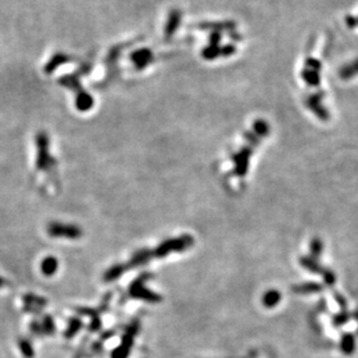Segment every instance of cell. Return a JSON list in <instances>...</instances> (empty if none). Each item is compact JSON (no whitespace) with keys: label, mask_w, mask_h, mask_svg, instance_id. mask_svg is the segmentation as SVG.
<instances>
[{"label":"cell","mask_w":358,"mask_h":358,"mask_svg":"<svg viewBox=\"0 0 358 358\" xmlns=\"http://www.w3.org/2000/svg\"><path fill=\"white\" fill-rule=\"evenodd\" d=\"M36 158L35 167L39 171L48 170L55 165V158L50 154V138L46 131H39L35 136Z\"/></svg>","instance_id":"6da1fadb"},{"label":"cell","mask_w":358,"mask_h":358,"mask_svg":"<svg viewBox=\"0 0 358 358\" xmlns=\"http://www.w3.org/2000/svg\"><path fill=\"white\" fill-rule=\"evenodd\" d=\"M47 234L53 239H78L82 238L83 231L80 229L79 226L53 221L47 225Z\"/></svg>","instance_id":"7a4b0ae2"},{"label":"cell","mask_w":358,"mask_h":358,"mask_svg":"<svg viewBox=\"0 0 358 358\" xmlns=\"http://www.w3.org/2000/svg\"><path fill=\"white\" fill-rule=\"evenodd\" d=\"M245 138L250 142V146L242 148V149L239 151V154L234 156V162L236 164L235 174L239 176V177H243V176H245L246 174V169H248V164H249V157L252 151V146L254 147L257 146L259 141H261V138H259L252 130L245 133Z\"/></svg>","instance_id":"3957f363"},{"label":"cell","mask_w":358,"mask_h":358,"mask_svg":"<svg viewBox=\"0 0 358 358\" xmlns=\"http://www.w3.org/2000/svg\"><path fill=\"white\" fill-rule=\"evenodd\" d=\"M192 244H193V238L191 235H183L181 238L168 239L162 243L155 249V254H156V258H162L171 252L184 251V250L191 248Z\"/></svg>","instance_id":"277c9868"},{"label":"cell","mask_w":358,"mask_h":358,"mask_svg":"<svg viewBox=\"0 0 358 358\" xmlns=\"http://www.w3.org/2000/svg\"><path fill=\"white\" fill-rule=\"evenodd\" d=\"M301 78L308 86L316 87L321 83V63L316 59H307L301 70Z\"/></svg>","instance_id":"5b68a950"},{"label":"cell","mask_w":358,"mask_h":358,"mask_svg":"<svg viewBox=\"0 0 358 358\" xmlns=\"http://www.w3.org/2000/svg\"><path fill=\"white\" fill-rule=\"evenodd\" d=\"M323 96H325L323 92H316L310 94V96L307 97L305 104L307 109H308L317 119L321 121H328L330 119V114L329 111L326 109L325 105L322 103Z\"/></svg>","instance_id":"8992f818"},{"label":"cell","mask_w":358,"mask_h":358,"mask_svg":"<svg viewBox=\"0 0 358 358\" xmlns=\"http://www.w3.org/2000/svg\"><path fill=\"white\" fill-rule=\"evenodd\" d=\"M149 275H144L141 276L137 280H135L130 285V296L137 299H143L148 302H158L162 299L161 297L144 288V282H146L147 278H149Z\"/></svg>","instance_id":"52a82bcc"},{"label":"cell","mask_w":358,"mask_h":358,"mask_svg":"<svg viewBox=\"0 0 358 358\" xmlns=\"http://www.w3.org/2000/svg\"><path fill=\"white\" fill-rule=\"evenodd\" d=\"M130 62L134 64L135 69L136 70H143L146 69L148 65H150L154 62V53L153 50L149 48H140L131 52L129 55Z\"/></svg>","instance_id":"ba28073f"},{"label":"cell","mask_w":358,"mask_h":358,"mask_svg":"<svg viewBox=\"0 0 358 358\" xmlns=\"http://www.w3.org/2000/svg\"><path fill=\"white\" fill-rule=\"evenodd\" d=\"M131 45H134V42L119 43V45L113 46L112 48L110 49L109 54H107V56L105 57V60H104L105 65L107 66V73H109V77L112 76L114 73V71H116L117 64H118V62H119L121 54H122L124 49L128 48V47H130Z\"/></svg>","instance_id":"9c48e42d"},{"label":"cell","mask_w":358,"mask_h":358,"mask_svg":"<svg viewBox=\"0 0 358 358\" xmlns=\"http://www.w3.org/2000/svg\"><path fill=\"white\" fill-rule=\"evenodd\" d=\"M181 18H183V13H181L180 9L178 8H172L168 14L167 23L164 26V39L169 41L174 38V35L177 33L181 23Z\"/></svg>","instance_id":"30bf717a"},{"label":"cell","mask_w":358,"mask_h":358,"mask_svg":"<svg viewBox=\"0 0 358 358\" xmlns=\"http://www.w3.org/2000/svg\"><path fill=\"white\" fill-rule=\"evenodd\" d=\"M236 22L232 20H226V21H201L195 25L198 29L201 30H211L212 32H227L231 33L233 30H236Z\"/></svg>","instance_id":"8fae6325"},{"label":"cell","mask_w":358,"mask_h":358,"mask_svg":"<svg viewBox=\"0 0 358 358\" xmlns=\"http://www.w3.org/2000/svg\"><path fill=\"white\" fill-rule=\"evenodd\" d=\"M72 60V57L67 55L65 53L59 52L54 55L52 59L49 60V62L46 64L45 66V72L47 75H50V73L55 72V71L59 69L60 65H64V64L70 63Z\"/></svg>","instance_id":"7c38bea8"},{"label":"cell","mask_w":358,"mask_h":358,"mask_svg":"<svg viewBox=\"0 0 358 358\" xmlns=\"http://www.w3.org/2000/svg\"><path fill=\"white\" fill-rule=\"evenodd\" d=\"M75 105L76 109L80 111V112H87V111H90L93 107L94 100L92 96L83 89L76 93Z\"/></svg>","instance_id":"4fadbf2b"},{"label":"cell","mask_w":358,"mask_h":358,"mask_svg":"<svg viewBox=\"0 0 358 358\" xmlns=\"http://www.w3.org/2000/svg\"><path fill=\"white\" fill-rule=\"evenodd\" d=\"M293 291L297 295H317L323 291V285L316 282H306L293 286Z\"/></svg>","instance_id":"5bb4252c"},{"label":"cell","mask_w":358,"mask_h":358,"mask_svg":"<svg viewBox=\"0 0 358 358\" xmlns=\"http://www.w3.org/2000/svg\"><path fill=\"white\" fill-rule=\"evenodd\" d=\"M60 85L66 87L73 92L77 93L80 90H83L82 84H80V77L77 73H70V75H64L59 79Z\"/></svg>","instance_id":"9a60e30c"},{"label":"cell","mask_w":358,"mask_h":358,"mask_svg":"<svg viewBox=\"0 0 358 358\" xmlns=\"http://www.w3.org/2000/svg\"><path fill=\"white\" fill-rule=\"evenodd\" d=\"M339 76L342 80H351L358 76V57L351 62L344 64L339 71Z\"/></svg>","instance_id":"2e32d148"},{"label":"cell","mask_w":358,"mask_h":358,"mask_svg":"<svg viewBox=\"0 0 358 358\" xmlns=\"http://www.w3.org/2000/svg\"><path fill=\"white\" fill-rule=\"evenodd\" d=\"M300 265L302 266L303 269H306L307 271L314 273V275H320L323 271V266L320 264V262L317 259L310 257V256H302L299 259Z\"/></svg>","instance_id":"e0dca14e"},{"label":"cell","mask_w":358,"mask_h":358,"mask_svg":"<svg viewBox=\"0 0 358 358\" xmlns=\"http://www.w3.org/2000/svg\"><path fill=\"white\" fill-rule=\"evenodd\" d=\"M41 272L43 273V276L46 277H53L59 270V261H57L56 257L54 256H48V257L43 258L41 262Z\"/></svg>","instance_id":"ac0fdd59"},{"label":"cell","mask_w":358,"mask_h":358,"mask_svg":"<svg viewBox=\"0 0 358 358\" xmlns=\"http://www.w3.org/2000/svg\"><path fill=\"white\" fill-rule=\"evenodd\" d=\"M22 301L27 306L38 307V308H43L47 306V299L41 296L34 295V293H26L22 296Z\"/></svg>","instance_id":"d6986e66"},{"label":"cell","mask_w":358,"mask_h":358,"mask_svg":"<svg viewBox=\"0 0 358 358\" xmlns=\"http://www.w3.org/2000/svg\"><path fill=\"white\" fill-rule=\"evenodd\" d=\"M280 300H282V295H280V292L277 291V290H269V291L263 296V303H264V306L268 307V308H272V307L278 305Z\"/></svg>","instance_id":"ffe728a7"},{"label":"cell","mask_w":358,"mask_h":358,"mask_svg":"<svg viewBox=\"0 0 358 358\" xmlns=\"http://www.w3.org/2000/svg\"><path fill=\"white\" fill-rule=\"evenodd\" d=\"M18 347L25 358H34V356H35L32 341L27 339V337H20L18 340Z\"/></svg>","instance_id":"44dd1931"},{"label":"cell","mask_w":358,"mask_h":358,"mask_svg":"<svg viewBox=\"0 0 358 358\" xmlns=\"http://www.w3.org/2000/svg\"><path fill=\"white\" fill-rule=\"evenodd\" d=\"M355 348H356V341H355V337L353 334L347 333L343 334L342 340H341V350L343 351V354L350 355L355 351Z\"/></svg>","instance_id":"7402d4cb"},{"label":"cell","mask_w":358,"mask_h":358,"mask_svg":"<svg viewBox=\"0 0 358 358\" xmlns=\"http://www.w3.org/2000/svg\"><path fill=\"white\" fill-rule=\"evenodd\" d=\"M323 252V242L319 238H314L309 242V256L319 261Z\"/></svg>","instance_id":"603a6c76"},{"label":"cell","mask_w":358,"mask_h":358,"mask_svg":"<svg viewBox=\"0 0 358 358\" xmlns=\"http://www.w3.org/2000/svg\"><path fill=\"white\" fill-rule=\"evenodd\" d=\"M124 272H126V269H124L123 264L113 265L112 268H110L106 272H105L104 280H106V282H112V280H116L119 278V277L122 276Z\"/></svg>","instance_id":"cb8c5ba5"},{"label":"cell","mask_w":358,"mask_h":358,"mask_svg":"<svg viewBox=\"0 0 358 358\" xmlns=\"http://www.w3.org/2000/svg\"><path fill=\"white\" fill-rule=\"evenodd\" d=\"M252 131H254V133L257 135L258 137L263 138V137L268 136V135H269L270 126H269V123L266 122L265 120L258 119V120L255 121L254 124H252Z\"/></svg>","instance_id":"d4e9b609"},{"label":"cell","mask_w":358,"mask_h":358,"mask_svg":"<svg viewBox=\"0 0 358 358\" xmlns=\"http://www.w3.org/2000/svg\"><path fill=\"white\" fill-rule=\"evenodd\" d=\"M201 56L206 60H214L218 57H221V47L220 46H211L205 47L201 52Z\"/></svg>","instance_id":"484cf974"},{"label":"cell","mask_w":358,"mask_h":358,"mask_svg":"<svg viewBox=\"0 0 358 358\" xmlns=\"http://www.w3.org/2000/svg\"><path fill=\"white\" fill-rule=\"evenodd\" d=\"M80 327H82V321H80L78 317H71L69 320V323H67V328L64 333V336L66 339H71L72 336H75L77 333L79 332Z\"/></svg>","instance_id":"4316f807"},{"label":"cell","mask_w":358,"mask_h":358,"mask_svg":"<svg viewBox=\"0 0 358 358\" xmlns=\"http://www.w3.org/2000/svg\"><path fill=\"white\" fill-rule=\"evenodd\" d=\"M41 326L43 334L46 335H53L55 333V322H54V319L52 315H45L42 317Z\"/></svg>","instance_id":"83f0119b"},{"label":"cell","mask_w":358,"mask_h":358,"mask_svg":"<svg viewBox=\"0 0 358 358\" xmlns=\"http://www.w3.org/2000/svg\"><path fill=\"white\" fill-rule=\"evenodd\" d=\"M321 277H322L323 283H325L327 286H329V288H333V286L335 285V283L337 280V277L335 275V272H334L333 270L329 269V268L323 269L322 273H321Z\"/></svg>","instance_id":"f1b7e54d"},{"label":"cell","mask_w":358,"mask_h":358,"mask_svg":"<svg viewBox=\"0 0 358 358\" xmlns=\"http://www.w3.org/2000/svg\"><path fill=\"white\" fill-rule=\"evenodd\" d=\"M349 320H350V314L348 313V310H342V312L337 313L333 316V325L335 327L343 326L344 323H347Z\"/></svg>","instance_id":"f546056e"},{"label":"cell","mask_w":358,"mask_h":358,"mask_svg":"<svg viewBox=\"0 0 358 358\" xmlns=\"http://www.w3.org/2000/svg\"><path fill=\"white\" fill-rule=\"evenodd\" d=\"M333 298L334 300H335L337 305L340 306V308L342 310H347L348 309V302H347V299L344 298V297L341 295L340 292L337 291H333Z\"/></svg>","instance_id":"4dcf8cb0"},{"label":"cell","mask_w":358,"mask_h":358,"mask_svg":"<svg viewBox=\"0 0 358 358\" xmlns=\"http://www.w3.org/2000/svg\"><path fill=\"white\" fill-rule=\"evenodd\" d=\"M91 71H92V63H91V62H84L78 66V69H77V71L75 73H77V75H78L79 77H82V76L89 75Z\"/></svg>","instance_id":"1f68e13d"},{"label":"cell","mask_w":358,"mask_h":358,"mask_svg":"<svg viewBox=\"0 0 358 358\" xmlns=\"http://www.w3.org/2000/svg\"><path fill=\"white\" fill-rule=\"evenodd\" d=\"M29 330L34 334V335H36V336L45 335V334H43V330H42L41 322H40V321H38V320H33L32 322L29 323Z\"/></svg>","instance_id":"d6a6232c"},{"label":"cell","mask_w":358,"mask_h":358,"mask_svg":"<svg viewBox=\"0 0 358 358\" xmlns=\"http://www.w3.org/2000/svg\"><path fill=\"white\" fill-rule=\"evenodd\" d=\"M236 53V47L232 43H228L224 47H221V57H229L234 55Z\"/></svg>","instance_id":"836d02e7"},{"label":"cell","mask_w":358,"mask_h":358,"mask_svg":"<svg viewBox=\"0 0 358 358\" xmlns=\"http://www.w3.org/2000/svg\"><path fill=\"white\" fill-rule=\"evenodd\" d=\"M221 40H222V34L221 33L212 32L211 34H209L208 41H209V45H211V46H220Z\"/></svg>","instance_id":"e575fe53"},{"label":"cell","mask_w":358,"mask_h":358,"mask_svg":"<svg viewBox=\"0 0 358 358\" xmlns=\"http://www.w3.org/2000/svg\"><path fill=\"white\" fill-rule=\"evenodd\" d=\"M228 36H229V39H231L232 41H234V42H241L242 41V35L239 32H236V30H233V32L228 33Z\"/></svg>","instance_id":"d590c367"},{"label":"cell","mask_w":358,"mask_h":358,"mask_svg":"<svg viewBox=\"0 0 358 358\" xmlns=\"http://www.w3.org/2000/svg\"><path fill=\"white\" fill-rule=\"evenodd\" d=\"M23 310L26 313H32V314H40L41 313V308H38V307H32V306H23Z\"/></svg>","instance_id":"8d00e7d4"},{"label":"cell","mask_w":358,"mask_h":358,"mask_svg":"<svg viewBox=\"0 0 358 358\" xmlns=\"http://www.w3.org/2000/svg\"><path fill=\"white\" fill-rule=\"evenodd\" d=\"M6 284H7V282H6V279L4 278V277L0 276V289L4 288V286L6 285Z\"/></svg>","instance_id":"74e56055"},{"label":"cell","mask_w":358,"mask_h":358,"mask_svg":"<svg viewBox=\"0 0 358 358\" xmlns=\"http://www.w3.org/2000/svg\"><path fill=\"white\" fill-rule=\"evenodd\" d=\"M354 317H355V319H356V320H358V309L356 310V313L354 314Z\"/></svg>","instance_id":"f35d334b"},{"label":"cell","mask_w":358,"mask_h":358,"mask_svg":"<svg viewBox=\"0 0 358 358\" xmlns=\"http://www.w3.org/2000/svg\"><path fill=\"white\" fill-rule=\"evenodd\" d=\"M357 23H358V19H357Z\"/></svg>","instance_id":"ab89813d"}]
</instances>
